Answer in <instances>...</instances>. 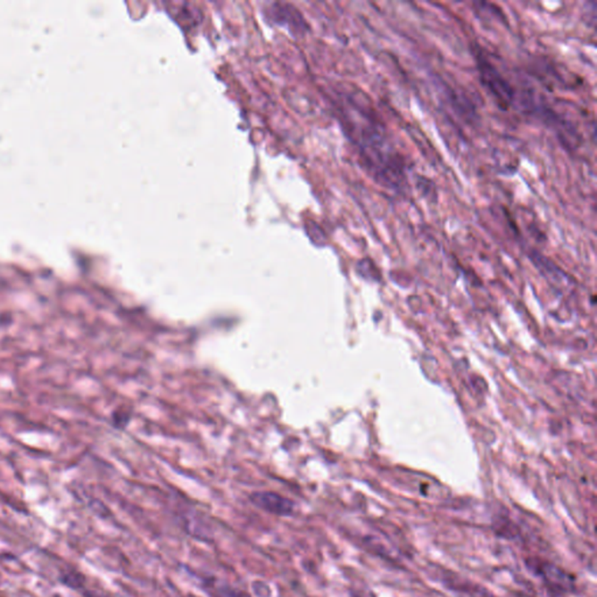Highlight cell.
Segmentation results:
<instances>
[{"instance_id":"1","label":"cell","mask_w":597,"mask_h":597,"mask_svg":"<svg viewBox=\"0 0 597 597\" xmlns=\"http://www.w3.org/2000/svg\"><path fill=\"white\" fill-rule=\"evenodd\" d=\"M337 104L344 132L367 172L383 187L395 192L404 189L408 185V163L369 98L348 91L341 95Z\"/></svg>"},{"instance_id":"2","label":"cell","mask_w":597,"mask_h":597,"mask_svg":"<svg viewBox=\"0 0 597 597\" xmlns=\"http://www.w3.org/2000/svg\"><path fill=\"white\" fill-rule=\"evenodd\" d=\"M473 55L482 87L493 97L498 108L503 112L511 110L516 105L518 91L478 46L473 47Z\"/></svg>"},{"instance_id":"3","label":"cell","mask_w":597,"mask_h":597,"mask_svg":"<svg viewBox=\"0 0 597 597\" xmlns=\"http://www.w3.org/2000/svg\"><path fill=\"white\" fill-rule=\"evenodd\" d=\"M527 565L528 569L542 579L545 587L555 595L569 594L576 587L574 577L552 562L540 560V559H528Z\"/></svg>"},{"instance_id":"4","label":"cell","mask_w":597,"mask_h":597,"mask_svg":"<svg viewBox=\"0 0 597 597\" xmlns=\"http://www.w3.org/2000/svg\"><path fill=\"white\" fill-rule=\"evenodd\" d=\"M250 502L261 510L278 517L292 516L295 509V503L290 498L273 492L253 493Z\"/></svg>"}]
</instances>
